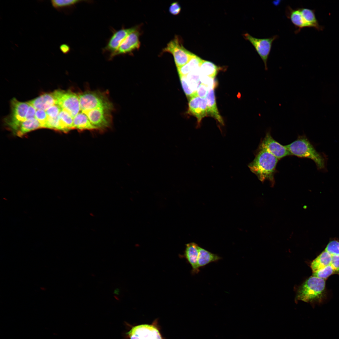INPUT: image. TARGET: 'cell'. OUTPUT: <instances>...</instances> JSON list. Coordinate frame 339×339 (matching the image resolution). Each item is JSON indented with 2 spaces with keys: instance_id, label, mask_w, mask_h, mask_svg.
I'll return each instance as SVG.
<instances>
[{
  "instance_id": "2e32d148",
  "label": "cell",
  "mask_w": 339,
  "mask_h": 339,
  "mask_svg": "<svg viewBox=\"0 0 339 339\" xmlns=\"http://www.w3.org/2000/svg\"><path fill=\"white\" fill-rule=\"evenodd\" d=\"M213 87L209 88L205 97L207 101V116L213 117L222 126L224 125L223 119L218 110L216 101L214 89Z\"/></svg>"
},
{
  "instance_id": "30bf717a",
  "label": "cell",
  "mask_w": 339,
  "mask_h": 339,
  "mask_svg": "<svg viewBox=\"0 0 339 339\" xmlns=\"http://www.w3.org/2000/svg\"><path fill=\"white\" fill-rule=\"evenodd\" d=\"M126 335L129 339H163L158 328L153 325L143 324L133 326Z\"/></svg>"
},
{
  "instance_id": "4dcf8cb0",
  "label": "cell",
  "mask_w": 339,
  "mask_h": 339,
  "mask_svg": "<svg viewBox=\"0 0 339 339\" xmlns=\"http://www.w3.org/2000/svg\"><path fill=\"white\" fill-rule=\"evenodd\" d=\"M182 88L186 96L190 99L197 96L196 92L194 91L187 83L185 76H180Z\"/></svg>"
},
{
  "instance_id": "e0dca14e",
  "label": "cell",
  "mask_w": 339,
  "mask_h": 339,
  "mask_svg": "<svg viewBox=\"0 0 339 339\" xmlns=\"http://www.w3.org/2000/svg\"><path fill=\"white\" fill-rule=\"evenodd\" d=\"M286 15L294 25L296 28L294 33H298L303 28L308 27L301 14L299 8L293 9L288 6L286 10Z\"/></svg>"
},
{
  "instance_id": "e575fe53",
  "label": "cell",
  "mask_w": 339,
  "mask_h": 339,
  "mask_svg": "<svg viewBox=\"0 0 339 339\" xmlns=\"http://www.w3.org/2000/svg\"><path fill=\"white\" fill-rule=\"evenodd\" d=\"M200 80L202 83L206 85L209 88L213 87H215L216 85V82L214 78L200 74Z\"/></svg>"
},
{
  "instance_id": "4fadbf2b",
  "label": "cell",
  "mask_w": 339,
  "mask_h": 339,
  "mask_svg": "<svg viewBox=\"0 0 339 339\" xmlns=\"http://www.w3.org/2000/svg\"><path fill=\"white\" fill-rule=\"evenodd\" d=\"M188 111L197 119L198 126L200 125L202 119L207 116V101L206 99L198 96L190 99Z\"/></svg>"
},
{
  "instance_id": "3957f363",
  "label": "cell",
  "mask_w": 339,
  "mask_h": 339,
  "mask_svg": "<svg viewBox=\"0 0 339 339\" xmlns=\"http://www.w3.org/2000/svg\"><path fill=\"white\" fill-rule=\"evenodd\" d=\"M325 280L312 276L299 288L296 299L307 302L320 301L324 296Z\"/></svg>"
},
{
  "instance_id": "484cf974",
  "label": "cell",
  "mask_w": 339,
  "mask_h": 339,
  "mask_svg": "<svg viewBox=\"0 0 339 339\" xmlns=\"http://www.w3.org/2000/svg\"><path fill=\"white\" fill-rule=\"evenodd\" d=\"M58 116L62 132H66L73 129V118L69 114L62 109Z\"/></svg>"
},
{
  "instance_id": "9c48e42d",
  "label": "cell",
  "mask_w": 339,
  "mask_h": 339,
  "mask_svg": "<svg viewBox=\"0 0 339 339\" xmlns=\"http://www.w3.org/2000/svg\"><path fill=\"white\" fill-rule=\"evenodd\" d=\"M111 110L102 108L84 112L91 123L97 130H103L110 127L112 122Z\"/></svg>"
},
{
  "instance_id": "cb8c5ba5",
  "label": "cell",
  "mask_w": 339,
  "mask_h": 339,
  "mask_svg": "<svg viewBox=\"0 0 339 339\" xmlns=\"http://www.w3.org/2000/svg\"><path fill=\"white\" fill-rule=\"evenodd\" d=\"M202 60L200 58L194 55L187 63L177 69L179 76H186L192 71L199 68Z\"/></svg>"
},
{
  "instance_id": "74e56055",
  "label": "cell",
  "mask_w": 339,
  "mask_h": 339,
  "mask_svg": "<svg viewBox=\"0 0 339 339\" xmlns=\"http://www.w3.org/2000/svg\"><path fill=\"white\" fill-rule=\"evenodd\" d=\"M181 10V7L178 2H175L173 3L170 6L169 8L170 12L173 15H176L178 14Z\"/></svg>"
},
{
  "instance_id": "f546056e",
  "label": "cell",
  "mask_w": 339,
  "mask_h": 339,
  "mask_svg": "<svg viewBox=\"0 0 339 339\" xmlns=\"http://www.w3.org/2000/svg\"><path fill=\"white\" fill-rule=\"evenodd\" d=\"M44 128L52 129L62 131V129L59 116L55 118H51L48 116Z\"/></svg>"
},
{
  "instance_id": "f35d334b",
  "label": "cell",
  "mask_w": 339,
  "mask_h": 339,
  "mask_svg": "<svg viewBox=\"0 0 339 339\" xmlns=\"http://www.w3.org/2000/svg\"><path fill=\"white\" fill-rule=\"evenodd\" d=\"M28 110L25 120L35 118L36 109L30 104Z\"/></svg>"
},
{
  "instance_id": "ab89813d",
  "label": "cell",
  "mask_w": 339,
  "mask_h": 339,
  "mask_svg": "<svg viewBox=\"0 0 339 339\" xmlns=\"http://www.w3.org/2000/svg\"><path fill=\"white\" fill-rule=\"evenodd\" d=\"M59 48L60 51L64 54L68 53L70 50L69 46L66 44H63L60 45Z\"/></svg>"
},
{
  "instance_id": "4316f807",
  "label": "cell",
  "mask_w": 339,
  "mask_h": 339,
  "mask_svg": "<svg viewBox=\"0 0 339 339\" xmlns=\"http://www.w3.org/2000/svg\"><path fill=\"white\" fill-rule=\"evenodd\" d=\"M199 67L190 73L185 76L187 82L191 89L194 92L199 86L200 83Z\"/></svg>"
},
{
  "instance_id": "6da1fadb",
  "label": "cell",
  "mask_w": 339,
  "mask_h": 339,
  "mask_svg": "<svg viewBox=\"0 0 339 339\" xmlns=\"http://www.w3.org/2000/svg\"><path fill=\"white\" fill-rule=\"evenodd\" d=\"M255 153L254 159L248 164V167L260 181L263 182L268 180L271 186H273L278 159L260 145Z\"/></svg>"
},
{
  "instance_id": "d6a6232c",
  "label": "cell",
  "mask_w": 339,
  "mask_h": 339,
  "mask_svg": "<svg viewBox=\"0 0 339 339\" xmlns=\"http://www.w3.org/2000/svg\"><path fill=\"white\" fill-rule=\"evenodd\" d=\"M48 116L45 110H37L35 114V118L41 125L42 128H44L46 123Z\"/></svg>"
},
{
  "instance_id": "f1b7e54d",
  "label": "cell",
  "mask_w": 339,
  "mask_h": 339,
  "mask_svg": "<svg viewBox=\"0 0 339 339\" xmlns=\"http://www.w3.org/2000/svg\"><path fill=\"white\" fill-rule=\"evenodd\" d=\"M335 272L330 265L321 269L313 272V276L325 280L333 274Z\"/></svg>"
},
{
  "instance_id": "d590c367",
  "label": "cell",
  "mask_w": 339,
  "mask_h": 339,
  "mask_svg": "<svg viewBox=\"0 0 339 339\" xmlns=\"http://www.w3.org/2000/svg\"><path fill=\"white\" fill-rule=\"evenodd\" d=\"M208 89L209 88L207 86L202 83H201L196 91L197 96L205 98Z\"/></svg>"
},
{
  "instance_id": "52a82bcc",
  "label": "cell",
  "mask_w": 339,
  "mask_h": 339,
  "mask_svg": "<svg viewBox=\"0 0 339 339\" xmlns=\"http://www.w3.org/2000/svg\"><path fill=\"white\" fill-rule=\"evenodd\" d=\"M163 51L172 54L177 69L187 63L194 55L183 46L177 36L167 44Z\"/></svg>"
},
{
  "instance_id": "9a60e30c",
  "label": "cell",
  "mask_w": 339,
  "mask_h": 339,
  "mask_svg": "<svg viewBox=\"0 0 339 339\" xmlns=\"http://www.w3.org/2000/svg\"><path fill=\"white\" fill-rule=\"evenodd\" d=\"M199 247L194 242L187 244L183 255L191 266V273L193 274H197L200 271L198 266Z\"/></svg>"
},
{
  "instance_id": "ac0fdd59",
  "label": "cell",
  "mask_w": 339,
  "mask_h": 339,
  "mask_svg": "<svg viewBox=\"0 0 339 339\" xmlns=\"http://www.w3.org/2000/svg\"><path fill=\"white\" fill-rule=\"evenodd\" d=\"M28 102L36 110L45 111L51 106L56 104L53 92L44 94Z\"/></svg>"
},
{
  "instance_id": "277c9868",
  "label": "cell",
  "mask_w": 339,
  "mask_h": 339,
  "mask_svg": "<svg viewBox=\"0 0 339 339\" xmlns=\"http://www.w3.org/2000/svg\"><path fill=\"white\" fill-rule=\"evenodd\" d=\"M81 110L83 112L103 108L111 110L113 106L106 95L98 91H87L78 95Z\"/></svg>"
},
{
  "instance_id": "1f68e13d",
  "label": "cell",
  "mask_w": 339,
  "mask_h": 339,
  "mask_svg": "<svg viewBox=\"0 0 339 339\" xmlns=\"http://www.w3.org/2000/svg\"><path fill=\"white\" fill-rule=\"evenodd\" d=\"M325 250L331 255L339 256V242L336 240L330 241L327 245Z\"/></svg>"
},
{
  "instance_id": "7c38bea8",
  "label": "cell",
  "mask_w": 339,
  "mask_h": 339,
  "mask_svg": "<svg viewBox=\"0 0 339 339\" xmlns=\"http://www.w3.org/2000/svg\"><path fill=\"white\" fill-rule=\"evenodd\" d=\"M140 35V33L137 30L129 34L120 44L116 51L110 56V58L130 53L136 49H138L140 45L139 40Z\"/></svg>"
},
{
  "instance_id": "5b68a950",
  "label": "cell",
  "mask_w": 339,
  "mask_h": 339,
  "mask_svg": "<svg viewBox=\"0 0 339 339\" xmlns=\"http://www.w3.org/2000/svg\"><path fill=\"white\" fill-rule=\"evenodd\" d=\"M56 104L73 118L81 110L78 95L70 91L55 90L53 92Z\"/></svg>"
},
{
  "instance_id": "d6986e66",
  "label": "cell",
  "mask_w": 339,
  "mask_h": 339,
  "mask_svg": "<svg viewBox=\"0 0 339 339\" xmlns=\"http://www.w3.org/2000/svg\"><path fill=\"white\" fill-rule=\"evenodd\" d=\"M73 129L80 131L97 130L91 123L87 115L83 112H79L73 118Z\"/></svg>"
},
{
  "instance_id": "d4e9b609",
  "label": "cell",
  "mask_w": 339,
  "mask_h": 339,
  "mask_svg": "<svg viewBox=\"0 0 339 339\" xmlns=\"http://www.w3.org/2000/svg\"><path fill=\"white\" fill-rule=\"evenodd\" d=\"M218 67L212 62L203 60L200 66V74L214 78L218 72Z\"/></svg>"
},
{
  "instance_id": "7a4b0ae2",
  "label": "cell",
  "mask_w": 339,
  "mask_h": 339,
  "mask_svg": "<svg viewBox=\"0 0 339 339\" xmlns=\"http://www.w3.org/2000/svg\"><path fill=\"white\" fill-rule=\"evenodd\" d=\"M285 146L291 155L310 159L314 161L318 169L325 168L324 158L317 152L305 135L299 136L296 140Z\"/></svg>"
},
{
  "instance_id": "8fae6325",
  "label": "cell",
  "mask_w": 339,
  "mask_h": 339,
  "mask_svg": "<svg viewBox=\"0 0 339 339\" xmlns=\"http://www.w3.org/2000/svg\"><path fill=\"white\" fill-rule=\"evenodd\" d=\"M259 145L278 159L291 155L285 145L281 144L273 138L271 134L270 130L266 132L265 136L261 140Z\"/></svg>"
},
{
  "instance_id": "7402d4cb",
  "label": "cell",
  "mask_w": 339,
  "mask_h": 339,
  "mask_svg": "<svg viewBox=\"0 0 339 339\" xmlns=\"http://www.w3.org/2000/svg\"><path fill=\"white\" fill-rule=\"evenodd\" d=\"M221 259V257L217 254L199 247L198 260V266L199 268L210 263L218 261Z\"/></svg>"
},
{
  "instance_id": "83f0119b",
  "label": "cell",
  "mask_w": 339,
  "mask_h": 339,
  "mask_svg": "<svg viewBox=\"0 0 339 339\" xmlns=\"http://www.w3.org/2000/svg\"><path fill=\"white\" fill-rule=\"evenodd\" d=\"M79 0H52L51 3L52 7L57 11H60L70 7L81 2Z\"/></svg>"
},
{
  "instance_id": "60d3db41",
  "label": "cell",
  "mask_w": 339,
  "mask_h": 339,
  "mask_svg": "<svg viewBox=\"0 0 339 339\" xmlns=\"http://www.w3.org/2000/svg\"><path fill=\"white\" fill-rule=\"evenodd\" d=\"M119 293L120 290L118 288H116L114 291V293L116 295H119Z\"/></svg>"
},
{
  "instance_id": "5bb4252c",
  "label": "cell",
  "mask_w": 339,
  "mask_h": 339,
  "mask_svg": "<svg viewBox=\"0 0 339 339\" xmlns=\"http://www.w3.org/2000/svg\"><path fill=\"white\" fill-rule=\"evenodd\" d=\"M137 30V27L122 29L114 32L109 39L107 44L104 48L105 51L111 53V55L118 49L120 44L126 37L131 33Z\"/></svg>"
},
{
  "instance_id": "8d00e7d4",
  "label": "cell",
  "mask_w": 339,
  "mask_h": 339,
  "mask_svg": "<svg viewBox=\"0 0 339 339\" xmlns=\"http://www.w3.org/2000/svg\"><path fill=\"white\" fill-rule=\"evenodd\" d=\"M330 265L334 270L335 273L339 275V256L332 255Z\"/></svg>"
},
{
  "instance_id": "603a6c76",
  "label": "cell",
  "mask_w": 339,
  "mask_h": 339,
  "mask_svg": "<svg viewBox=\"0 0 339 339\" xmlns=\"http://www.w3.org/2000/svg\"><path fill=\"white\" fill-rule=\"evenodd\" d=\"M40 128H42L41 124L35 118H34L22 121L15 133L18 136H21L31 131Z\"/></svg>"
},
{
  "instance_id": "44dd1931",
  "label": "cell",
  "mask_w": 339,
  "mask_h": 339,
  "mask_svg": "<svg viewBox=\"0 0 339 339\" xmlns=\"http://www.w3.org/2000/svg\"><path fill=\"white\" fill-rule=\"evenodd\" d=\"M299 9L308 27H313L319 31L323 30L324 27L319 24L316 18L315 10L304 8Z\"/></svg>"
},
{
  "instance_id": "8992f818",
  "label": "cell",
  "mask_w": 339,
  "mask_h": 339,
  "mask_svg": "<svg viewBox=\"0 0 339 339\" xmlns=\"http://www.w3.org/2000/svg\"><path fill=\"white\" fill-rule=\"evenodd\" d=\"M244 38L252 44L264 63L265 69L267 70V61L273 41L278 36L275 35L269 38H260L254 37L248 33L244 35Z\"/></svg>"
},
{
  "instance_id": "ba28073f",
  "label": "cell",
  "mask_w": 339,
  "mask_h": 339,
  "mask_svg": "<svg viewBox=\"0 0 339 339\" xmlns=\"http://www.w3.org/2000/svg\"><path fill=\"white\" fill-rule=\"evenodd\" d=\"M30 104L28 102H22L16 98L11 102V114L7 120V123L13 131L16 130L20 123L25 120Z\"/></svg>"
},
{
  "instance_id": "836d02e7",
  "label": "cell",
  "mask_w": 339,
  "mask_h": 339,
  "mask_svg": "<svg viewBox=\"0 0 339 339\" xmlns=\"http://www.w3.org/2000/svg\"><path fill=\"white\" fill-rule=\"evenodd\" d=\"M62 109L58 105L55 104L49 108L46 112L48 116L55 118L58 116Z\"/></svg>"
},
{
  "instance_id": "ffe728a7",
  "label": "cell",
  "mask_w": 339,
  "mask_h": 339,
  "mask_svg": "<svg viewBox=\"0 0 339 339\" xmlns=\"http://www.w3.org/2000/svg\"><path fill=\"white\" fill-rule=\"evenodd\" d=\"M332 255L325 250L311 262L310 267L313 272L321 269L331 264Z\"/></svg>"
}]
</instances>
